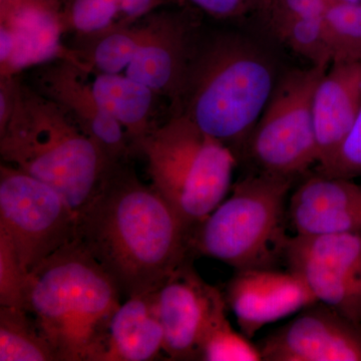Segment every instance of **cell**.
<instances>
[{"instance_id": "6da1fadb", "label": "cell", "mask_w": 361, "mask_h": 361, "mask_svg": "<svg viewBox=\"0 0 361 361\" xmlns=\"http://www.w3.org/2000/svg\"><path fill=\"white\" fill-rule=\"evenodd\" d=\"M126 165L116 166L97 198L78 214L75 239L128 298L158 290L192 252L189 228Z\"/></svg>"}, {"instance_id": "7a4b0ae2", "label": "cell", "mask_w": 361, "mask_h": 361, "mask_svg": "<svg viewBox=\"0 0 361 361\" xmlns=\"http://www.w3.org/2000/svg\"><path fill=\"white\" fill-rule=\"evenodd\" d=\"M280 75L276 56L253 35L199 33L173 115L187 116L238 157Z\"/></svg>"}, {"instance_id": "3957f363", "label": "cell", "mask_w": 361, "mask_h": 361, "mask_svg": "<svg viewBox=\"0 0 361 361\" xmlns=\"http://www.w3.org/2000/svg\"><path fill=\"white\" fill-rule=\"evenodd\" d=\"M4 164L54 188L78 215L97 198L115 163L56 102L18 80L0 130Z\"/></svg>"}, {"instance_id": "277c9868", "label": "cell", "mask_w": 361, "mask_h": 361, "mask_svg": "<svg viewBox=\"0 0 361 361\" xmlns=\"http://www.w3.org/2000/svg\"><path fill=\"white\" fill-rule=\"evenodd\" d=\"M120 289L77 239L28 274L25 310L58 361H99Z\"/></svg>"}, {"instance_id": "5b68a950", "label": "cell", "mask_w": 361, "mask_h": 361, "mask_svg": "<svg viewBox=\"0 0 361 361\" xmlns=\"http://www.w3.org/2000/svg\"><path fill=\"white\" fill-rule=\"evenodd\" d=\"M133 149L145 157L152 186L190 231L231 191L237 156L187 116H171Z\"/></svg>"}, {"instance_id": "8992f818", "label": "cell", "mask_w": 361, "mask_h": 361, "mask_svg": "<svg viewBox=\"0 0 361 361\" xmlns=\"http://www.w3.org/2000/svg\"><path fill=\"white\" fill-rule=\"evenodd\" d=\"M294 180L250 174L190 234L192 253L217 259L237 270L274 268L283 260L289 193Z\"/></svg>"}, {"instance_id": "52a82bcc", "label": "cell", "mask_w": 361, "mask_h": 361, "mask_svg": "<svg viewBox=\"0 0 361 361\" xmlns=\"http://www.w3.org/2000/svg\"><path fill=\"white\" fill-rule=\"evenodd\" d=\"M198 35L186 11L158 9L132 25L71 49L85 70L130 78L172 104Z\"/></svg>"}, {"instance_id": "ba28073f", "label": "cell", "mask_w": 361, "mask_h": 361, "mask_svg": "<svg viewBox=\"0 0 361 361\" xmlns=\"http://www.w3.org/2000/svg\"><path fill=\"white\" fill-rule=\"evenodd\" d=\"M327 70L310 66L280 75L243 151L259 172L296 179L317 165L312 101Z\"/></svg>"}, {"instance_id": "9c48e42d", "label": "cell", "mask_w": 361, "mask_h": 361, "mask_svg": "<svg viewBox=\"0 0 361 361\" xmlns=\"http://www.w3.org/2000/svg\"><path fill=\"white\" fill-rule=\"evenodd\" d=\"M0 228L27 274L75 239L77 215L58 191L7 164L0 166Z\"/></svg>"}, {"instance_id": "30bf717a", "label": "cell", "mask_w": 361, "mask_h": 361, "mask_svg": "<svg viewBox=\"0 0 361 361\" xmlns=\"http://www.w3.org/2000/svg\"><path fill=\"white\" fill-rule=\"evenodd\" d=\"M283 261L317 302L361 323V233L294 234Z\"/></svg>"}, {"instance_id": "8fae6325", "label": "cell", "mask_w": 361, "mask_h": 361, "mask_svg": "<svg viewBox=\"0 0 361 361\" xmlns=\"http://www.w3.org/2000/svg\"><path fill=\"white\" fill-rule=\"evenodd\" d=\"M63 35L59 0H0V77L56 59L77 61Z\"/></svg>"}, {"instance_id": "7c38bea8", "label": "cell", "mask_w": 361, "mask_h": 361, "mask_svg": "<svg viewBox=\"0 0 361 361\" xmlns=\"http://www.w3.org/2000/svg\"><path fill=\"white\" fill-rule=\"evenodd\" d=\"M257 345L264 361H361V323L316 302Z\"/></svg>"}, {"instance_id": "4fadbf2b", "label": "cell", "mask_w": 361, "mask_h": 361, "mask_svg": "<svg viewBox=\"0 0 361 361\" xmlns=\"http://www.w3.org/2000/svg\"><path fill=\"white\" fill-rule=\"evenodd\" d=\"M223 296L202 279L190 258L156 291L164 351L171 360H198L204 330Z\"/></svg>"}, {"instance_id": "5bb4252c", "label": "cell", "mask_w": 361, "mask_h": 361, "mask_svg": "<svg viewBox=\"0 0 361 361\" xmlns=\"http://www.w3.org/2000/svg\"><path fill=\"white\" fill-rule=\"evenodd\" d=\"M224 297L242 334L250 339L266 325L317 302L296 274L274 268L237 270Z\"/></svg>"}, {"instance_id": "9a60e30c", "label": "cell", "mask_w": 361, "mask_h": 361, "mask_svg": "<svg viewBox=\"0 0 361 361\" xmlns=\"http://www.w3.org/2000/svg\"><path fill=\"white\" fill-rule=\"evenodd\" d=\"M37 90L56 102L115 163L132 153L129 135L94 97L82 66L68 59L40 66L35 73Z\"/></svg>"}, {"instance_id": "2e32d148", "label": "cell", "mask_w": 361, "mask_h": 361, "mask_svg": "<svg viewBox=\"0 0 361 361\" xmlns=\"http://www.w3.org/2000/svg\"><path fill=\"white\" fill-rule=\"evenodd\" d=\"M288 221L295 234L361 233V184L310 176L289 198Z\"/></svg>"}, {"instance_id": "e0dca14e", "label": "cell", "mask_w": 361, "mask_h": 361, "mask_svg": "<svg viewBox=\"0 0 361 361\" xmlns=\"http://www.w3.org/2000/svg\"><path fill=\"white\" fill-rule=\"evenodd\" d=\"M360 108L361 61L332 63L313 94L317 165L326 161L343 142Z\"/></svg>"}, {"instance_id": "ac0fdd59", "label": "cell", "mask_w": 361, "mask_h": 361, "mask_svg": "<svg viewBox=\"0 0 361 361\" xmlns=\"http://www.w3.org/2000/svg\"><path fill=\"white\" fill-rule=\"evenodd\" d=\"M156 291L128 297L121 304L111 318L99 361H149L164 351Z\"/></svg>"}, {"instance_id": "d6986e66", "label": "cell", "mask_w": 361, "mask_h": 361, "mask_svg": "<svg viewBox=\"0 0 361 361\" xmlns=\"http://www.w3.org/2000/svg\"><path fill=\"white\" fill-rule=\"evenodd\" d=\"M178 0H63L61 21L65 35L87 44L122 30Z\"/></svg>"}, {"instance_id": "ffe728a7", "label": "cell", "mask_w": 361, "mask_h": 361, "mask_svg": "<svg viewBox=\"0 0 361 361\" xmlns=\"http://www.w3.org/2000/svg\"><path fill=\"white\" fill-rule=\"evenodd\" d=\"M84 71L97 102L123 126L132 149L158 126L154 118L161 97L153 90L122 75Z\"/></svg>"}, {"instance_id": "44dd1931", "label": "cell", "mask_w": 361, "mask_h": 361, "mask_svg": "<svg viewBox=\"0 0 361 361\" xmlns=\"http://www.w3.org/2000/svg\"><path fill=\"white\" fill-rule=\"evenodd\" d=\"M0 361L58 360L27 311L0 307Z\"/></svg>"}, {"instance_id": "7402d4cb", "label": "cell", "mask_w": 361, "mask_h": 361, "mask_svg": "<svg viewBox=\"0 0 361 361\" xmlns=\"http://www.w3.org/2000/svg\"><path fill=\"white\" fill-rule=\"evenodd\" d=\"M225 297L218 301L212 311L199 345L198 360L260 361L258 345L234 329L226 315Z\"/></svg>"}, {"instance_id": "603a6c76", "label": "cell", "mask_w": 361, "mask_h": 361, "mask_svg": "<svg viewBox=\"0 0 361 361\" xmlns=\"http://www.w3.org/2000/svg\"><path fill=\"white\" fill-rule=\"evenodd\" d=\"M323 25L331 65L361 61V4L329 2Z\"/></svg>"}, {"instance_id": "cb8c5ba5", "label": "cell", "mask_w": 361, "mask_h": 361, "mask_svg": "<svg viewBox=\"0 0 361 361\" xmlns=\"http://www.w3.org/2000/svg\"><path fill=\"white\" fill-rule=\"evenodd\" d=\"M287 47L306 59L310 66L329 68L331 58L322 18H298L269 28Z\"/></svg>"}, {"instance_id": "d4e9b609", "label": "cell", "mask_w": 361, "mask_h": 361, "mask_svg": "<svg viewBox=\"0 0 361 361\" xmlns=\"http://www.w3.org/2000/svg\"><path fill=\"white\" fill-rule=\"evenodd\" d=\"M27 279L11 237L0 228V307L25 310Z\"/></svg>"}, {"instance_id": "484cf974", "label": "cell", "mask_w": 361, "mask_h": 361, "mask_svg": "<svg viewBox=\"0 0 361 361\" xmlns=\"http://www.w3.org/2000/svg\"><path fill=\"white\" fill-rule=\"evenodd\" d=\"M315 173L345 179L361 177V108L345 139L326 161L316 166Z\"/></svg>"}, {"instance_id": "4316f807", "label": "cell", "mask_w": 361, "mask_h": 361, "mask_svg": "<svg viewBox=\"0 0 361 361\" xmlns=\"http://www.w3.org/2000/svg\"><path fill=\"white\" fill-rule=\"evenodd\" d=\"M329 0H268L263 14L268 27L298 20V18H322Z\"/></svg>"}, {"instance_id": "83f0119b", "label": "cell", "mask_w": 361, "mask_h": 361, "mask_svg": "<svg viewBox=\"0 0 361 361\" xmlns=\"http://www.w3.org/2000/svg\"><path fill=\"white\" fill-rule=\"evenodd\" d=\"M186 1L216 20L244 18L252 13H263L268 0H178Z\"/></svg>"}, {"instance_id": "f1b7e54d", "label": "cell", "mask_w": 361, "mask_h": 361, "mask_svg": "<svg viewBox=\"0 0 361 361\" xmlns=\"http://www.w3.org/2000/svg\"><path fill=\"white\" fill-rule=\"evenodd\" d=\"M331 1H339V2H351V4H361V0H329Z\"/></svg>"}, {"instance_id": "f546056e", "label": "cell", "mask_w": 361, "mask_h": 361, "mask_svg": "<svg viewBox=\"0 0 361 361\" xmlns=\"http://www.w3.org/2000/svg\"><path fill=\"white\" fill-rule=\"evenodd\" d=\"M59 1H61V4H63V0H59Z\"/></svg>"}]
</instances>
